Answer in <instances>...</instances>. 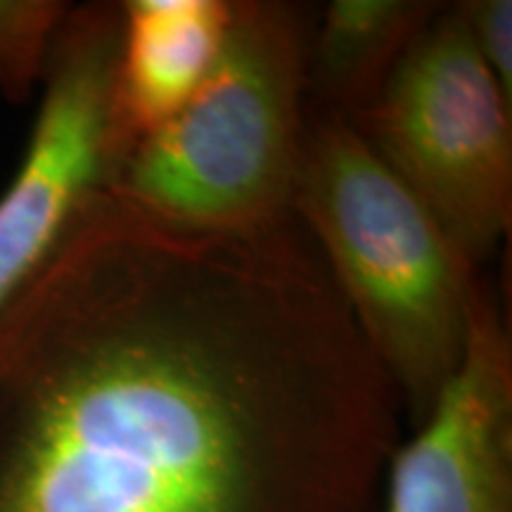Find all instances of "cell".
Listing matches in <instances>:
<instances>
[{
	"mask_svg": "<svg viewBox=\"0 0 512 512\" xmlns=\"http://www.w3.org/2000/svg\"><path fill=\"white\" fill-rule=\"evenodd\" d=\"M458 10L472 46L512 100V0H463Z\"/></svg>",
	"mask_w": 512,
	"mask_h": 512,
	"instance_id": "10",
	"label": "cell"
},
{
	"mask_svg": "<svg viewBox=\"0 0 512 512\" xmlns=\"http://www.w3.org/2000/svg\"><path fill=\"white\" fill-rule=\"evenodd\" d=\"M382 512H512V342L484 280L456 375L389 458Z\"/></svg>",
	"mask_w": 512,
	"mask_h": 512,
	"instance_id": "6",
	"label": "cell"
},
{
	"mask_svg": "<svg viewBox=\"0 0 512 512\" xmlns=\"http://www.w3.org/2000/svg\"><path fill=\"white\" fill-rule=\"evenodd\" d=\"M228 19L230 0L121 3L114 126L124 159L197 93L221 53Z\"/></svg>",
	"mask_w": 512,
	"mask_h": 512,
	"instance_id": "7",
	"label": "cell"
},
{
	"mask_svg": "<svg viewBox=\"0 0 512 512\" xmlns=\"http://www.w3.org/2000/svg\"><path fill=\"white\" fill-rule=\"evenodd\" d=\"M313 22L304 3L230 0L209 76L128 152L110 188L190 228L259 233L292 223Z\"/></svg>",
	"mask_w": 512,
	"mask_h": 512,
	"instance_id": "3",
	"label": "cell"
},
{
	"mask_svg": "<svg viewBox=\"0 0 512 512\" xmlns=\"http://www.w3.org/2000/svg\"><path fill=\"white\" fill-rule=\"evenodd\" d=\"M292 214L418 427L465 356L477 268L349 119L309 105Z\"/></svg>",
	"mask_w": 512,
	"mask_h": 512,
	"instance_id": "2",
	"label": "cell"
},
{
	"mask_svg": "<svg viewBox=\"0 0 512 512\" xmlns=\"http://www.w3.org/2000/svg\"><path fill=\"white\" fill-rule=\"evenodd\" d=\"M121 3L72 5L15 178L0 197V306L41 268L124 162L114 126Z\"/></svg>",
	"mask_w": 512,
	"mask_h": 512,
	"instance_id": "5",
	"label": "cell"
},
{
	"mask_svg": "<svg viewBox=\"0 0 512 512\" xmlns=\"http://www.w3.org/2000/svg\"><path fill=\"white\" fill-rule=\"evenodd\" d=\"M401 183L479 268L512 223V100L444 5L380 98L351 119Z\"/></svg>",
	"mask_w": 512,
	"mask_h": 512,
	"instance_id": "4",
	"label": "cell"
},
{
	"mask_svg": "<svg viewBox=\"0 0 512 512\" xmlns=\"http://www.w3.org/2000/svg\"><path fill=\"white\" fill-rule=\"evenodd\" d=\"M401 411L297 219L105 188L0 306V512H382Z\"/></svg>",
	"mask_w": 512,
	"mask_h": 512,
	"instance_id": "1",
	"label": "cell"
},
{
	"mask_svg": "<svg viewBox=\"0 0 512 512\" xmlns=\"http://www.w3.org/2000/svg\"><path fill=\"white\" fill-rule=\"evenodd\" d=\"M434 0H332L306 50V105L356 119L380 98L403 55L437 17Z\"/></svg>",
	"mask_w": 512,
	"mask_h": 512,
	"instance_id": "8",
	"label": "cell"
},
{
	"mask_svg": "<svg viewBox=\"0 0 512 512\" xmlns=\"http://www.w3.org/2000/svg\"><path fill=\"white\" fill-rule=\"evenodd\" d=\"M69 10L64 0H0V95L12 105L43 86Z\"/></svg>",
	"mask_w": 512,
	"mask_h": 512,
	"instance_id": "9",
	"label": "cell"
}]
</instances>
